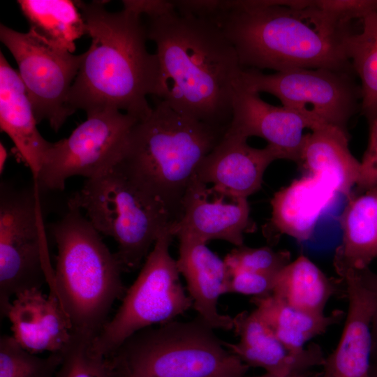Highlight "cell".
<instances>
[{
  "label": "cell",
  "instance_id": "30bf717a",
  "mask_svg": "<svg viewBox=\"0 0 377 377\" xmlns=\"http://www.w3.org/2000/svg\"><path fill=\"white\" fill-rule=\"evenodd\" d=\"M355 73L327 68H292L272 74L243 68L237 82L246 89L276 96L282 106L346 132L360 109L361 88Z\"/></svg>",
  "mask_w": 377,
  "mask_h": 377
},
{
  "label": "cell",
  "instance_id": "44dd1931",
  "mask_svg": "<svg viewBox=\"0 0 377 377\" xmlns=\"http://www.w3.org/2000/svg\"><path fill=\"white\" fill-rule=\"evenodd\" d=\"M32 103L17 71L0 53V128L15 145L36 181L52 142L37 128Z\"/></svg>",
  "mask_w": 377,
  "mask_h": 377
},
{
  "label": "cell",
  "instance_id": "6da1fadb",
  "mask_svg": "<svg viewBox=\"0 0 377 377\" xmlns=\"http://www.w3.org/2000/svg\"><path fill=\"white\" fill-rule=\"evenodd\" d=\"M234 47L243 68L276 72L327 68L354 73L347 43L351 22L340 21L308 0L235 1L213 20Z\"/></svg>",
  "mask_w": 377,
  "mask_h": 377
},
{
  "label": "cell",
  "instance_id": "5bb4252c",
  "mask_svg": "<svg viewBox=\"0 0 377 377\" xmlns=\"http://www.w3.org/2000/svg\"><path fill=\"white\" fill-rule=\"evenodd\" d=\"M255 229L247 198L222 193L195 175L184 197L181 216L170 227L174 237L188 235L206 244L221 239L236 246L244 245V235Z\"/></svg>",
  "mask_w": 377,
  "mask_h": 377
},
{
  "label": "cell",
  "instance_id": "4dcf8cb0",
  "mask_svg": "<svg viewBox=\"0 0 377 377\" xmlns=\"http://www.w3.org/2000/svg\"><path fill=\"white\" fill-rule=\"evenodd\" d=\"M226 293H236L253 297L272 294L277 275H270L241 269H228Z\"/></svg>",
  "mask_w": 377,
  "mask_h": 377
},
{
  "label": "cell",
  "instance_id": "e575fe53",
  "mask_svg": "<svg viewBox=\"0 0 377 377\" xmlns=\"http://www.w3.org/2000/svg\"><path fill=\"white\" fill-rule=\"evenodd\" d=\"M249 368L237 357L230 364L205 377H244Z\"/></svg>",
  "mask_w": 377,
  "mask_h": 377
},
{
  "label": "cell",
  "instance_id": "7402d4cb",
  "mask_svg": "<svg viewBox=\"0 0 377 377\" xmlns=\"http://www.w3.org/2000/svg\"><path fill=\"white\" fill-rule=\"evenodd\" d=\"M340 223L343 238L334 253L337 273L369 267L377 258V186L350 195Z\"/></svg>",
  "mask_w": 377,
  "mask_h": 377
},
{
  "label": "cell",
  "instance_id": "d6a6232c",
  "mask_svg": "<svg viewBox=\"0 0 377 377\" xmlns=\"http://www.w3.org/2000/svg\"><path fill=\"white\" fill-rule=\"evenodd\" d=\"M368 145L360 161L357 188L364 192L377 186V116L369 122Z\"/></svg>",
  "mask_w": 377,
  "mask_h": 377
},
{
  "label": "cell",
  "instance_id": "ffe728a7",
  "mask_svg": "<svg viewBox=\"0 0 377 377\" xmlns=\"http://www.w3.org/2000/svg\"><path fill=\"white\" fill-rule=\"evenodd\" d=\"M177 238V267L198 318L213 330H233V317L220 313L217 309L219 297L226 293L229 277L224 260L198 239L184 235Z\"/></svg>",
  "mask_w": 377,
  "mask_h": 377
},
{
  "label": "cell",
  "instance_id": "5b68a950",
  "mask_svg": "<svg viewBox=\"0 0 377 377\" xmlns=\"http://www.w3.org/2000/svg\"><path fill=\"white\" fill-rule=\"evenodd\" d=\"M51 232L57 255L50 293L59 299L73 334L94 340L125 294L122 265L77 208L68 207Z\"/></svg>",
  "mask_w": 377,
  "mask_h": 377
},
{
  "label": "cell",
  "instance_id": "3957f363",
  "mask_svg": "<svg viewBox=\"0 0 377 377\" xmlns=\"http://www.w3.org/2000/svg\"><path fill=\"white\" fill-rule=\"evenodd\" d=\"M77 4L91 42L71 87L69 108L87 115L114 109L146 119L153 110L147 98H160L161 84L158 59L147 49L141 17L125 9L109 12L99 1Z\"/></svg>",
  "mask_w": 377,
  "mask_h": 377
},
{
  "label": "cell",
  "instance_id": "8d00e7d4",
  "mask_svg": "<svg viewBox=\"0 0 377 377\" xmlns=\"http://www.w3.org/2000/svg\"><path fill=\"white\" fill-rule=\"evenodd\" d=\"M8 158V152L5 146L0 143V172L1 173L5 167V163Z\"/></svg>",
  "mask_w": 377,
  "mask_h": 377
},
{
  "label": "cell",
  "instance_id": "f546056e",
  "mask_svg": "<svg viewBox=\"0 0 377 377\" xmlns=\"http://www.w3.org/2000/svg\"><path fill=\"white\" fill-rule=\"evenodd\" d=\"M228 269H241L277 275L291 262L288 251H276L269 246L251 248L236 246L224 258Z\"/></svg>",
  "mask_w": 377,
  "mask_h": 377
},
{
  "label": "cell",
  "instance_id": "52a82bcc",
  "mask_svg": "<svg viewBox=\"0 0 377 377\" xmlns=\"http://www.w3.org/2000/svg\"><path fill=\"white\" fill-rule=\"evenodd\" d=\"M107 358L112 377H205L237 357L198 318L143 329Z\"/></svg>",
  "mask_w": 377,
  "mask_h": 377
},
{
  "label": "cell",
  "instance_id": "d4e9b609",
  "mask_svg": "<svg viewBox=\"0 0 377 377\" xmlns=\"http://www.w3.org/2000/svg\"><path fill=\"white\" fill-rule=\"evenodd\" d=\"M255 310L278 339L292 353L300 355L311 339L324 333L343 317L341 310L314 314L290 306L272 294L252 297Z\"/></svg>",
  "mask_w": 377,
  "mask_h": 377
},
{
  "label": "cell",
  "instance_id": "e0dca14e",
  "mask_svg": "<svg viewBox=\"0 0 377 377\" xmlns=\"http://www.w3.org/2000/svg\"><path fill=\"white\" fill-rule=\"evenodd\" d=\"M233 330L239 341H223V344L249 367H258L265 373L288 376L311 371L324 363L325 357L316 343L310 344L300 355L290 353L255 309L237 314L233 317Z\"/></svg>",
  "mask_w": 377,
  "mask_h": 377
},
{
  "label": "cell",
  "instance_id": "d590c367",
  "mask_svg": "<svg viewBox=\"0 0 377 377\" xmlns=\"http://www.w3.org/2000/svg\"><path fill=\"white\" fill-rule=\"evenodd\" d=\"M371 332L372 339L371 361L377 360V304L373 315L371 324Z\"/></svg>",
  "mask_w": 377,
  "mask_h": 377
},
{
  "label": "cell",
  "instance_id": "484cf974",
  "mask_svg": "<svg viewBox=\"0 0 377 377\" xmlns=\"http://www.w3.org/2000/svg\"><path fill=\"white\" fill-rule=\"evenodd\" d=\"M17 3L30 28L51 43L73 53L75 42L87 34L77 1L19 0Z\"/></svg>",
  "mask_w": 377,
  "mask_h": 377
},
{
  "label": "cell",
  "instance_id": "7c38bea8",
  "mask_svg": "<svg viewBox=\"0 0 377 377\" xmlns=\"http://www.w3.org/2000/svg\"><path fill=\"white\" fill-rule=\"evenodd\" d=\"M0 39L16 61L37 122L46 120L57 131L73 113L68 100L83 53L62 49L31 28L23 33L1 24Z\"/></svg>",
  "mask_w": 377,
  "mask_h": 377
},
{
  "label": "cell",
  "instance_id": "277c9868",
  "mask_svg": "<svg viewBox=\"0 0 377 377\" xmlns=\"http://www.w3.org/2000/svg\"><path fill=\"white\" fill-rule=\"evenodd\" d=\"M226 132L182 115L158 98L151 114L131 128L114 166L163 205L175 223L199 165Z\"/></svg>",
  "mask_w": 377,
  "mask_h": 377
},
{
  "label": "cell",
  "instance_id": "836d02e7",
  "mask_svg": "<svg viewBox=\"0 0 377 377\" xmlns=\"http://www.w3.org/2000/svg\"><path fill=\"white\" fill-rule=\"evenodd\" d=\"M124 8L141 17L145 14L148 18H155L176 12L173 1L143 0L122 1Z\"/></svg>",
  "mask_w": 377,
  "mask_h": 377
},
{
  "label": "cell",
  "instance_id": "ba28073f",
  "mask_svg": "<svg viewBox=\"0 0 377 377\" xmlns=\"http://www.w3.org/2000/svg\"><path fill=\"white\" fill-rule=\"evenodd\" d=\"M170 227L158 237L117 312L92 341L96 353L108 357L136 332L173 321L193 306L170 253Z\"/></svg>",
  "mask_w": 377,
  "mask_h": 377
},
{
  "label": "cell",
  "instance_id": "1f68e13d",
  "mask_svg": "<svg viewBox=\"0 0 377 377\" xmlns=\"http://www.w3.org/2000/svg\"><path fill=\"white\" fill-rule=\"evenodd\" d=\"M310 5L346 22L362 20L377 8V0H316Z\"/></svg>",
  "mask_w": 377,
  "mask_h": 377
},
{
  "label": "cell",
  "instance_id": "ab89813d",
  "mask_svg": "<svg viewBox=\"0 0 377 377\" xmlns=\"http://www.w3.org/2000/svg\"><path fill=\"white\" fill-rule=\"evenodd\" d=\"M318 373L313 372L309 377H318Z\"/></svg>",
  "mask_w": 377,
  "mask_h": 377
},
{
  "label": "cell",
  "instance_id": "7a4b0ae2",
  "mask_svg": "<svg viewBox=\"0 0 377 377\" xmlns=\"http://www.w3.org/2000/svg\"><path fill=\"white\" fill-rule=\"evenodd\" d=\"M147 20V39L156 45L160 65L158 99L182 115L227 131L242 67L221 27L177 11Z\"/></svg>",
  "mask_w": 377,
  "mask_h": 377
},
{
  "label": "cell",
  "instance_id": "9a60e30c",
  "mask_svg": "<svg viewBox=\"0 0 377 377\" xmlns=\"http://www.w3.org/2000/svg\"><path fill=\"white\" fill-rule=\"evenodd\" d=\"M232 114L227 133L248 139L260 137L267 141L280 154L281 159L299 164L306 134L326 126L317 119L285 108L264 101L259 94L239 84L235 85L232 96Z\"/></svg>",
  "mask_w": 377,
  "mask_h": 377
},
{
  "label": "cell",
  "instance_id": "ac0fdd59",
  "mask_svg": "<svg viewBox=\"0 0 377 377\" xmlns=\"http://www.w3.org/2000/svg\"><path fill=\"white\" fill-rule=\"evenodd\" d=\"M6 317L11 323V336L33 354L63 353L73 337L71 324L59 299L40 289L15 295Z\"/></svg>",
  "mask_w": 377,
  "mask_h": 377
},
{
  "label": "cell",
  "instance_id": "8fae6325",
  "mask_svg": "<svg viewBox=\"0 0 377 377\" xmlns=\"http://www.w3.org/2000/svg\"><path fill=\"white\" fill-rule=\"evenodd\" d=\"M135 117L108 109L87 115L71 134L52 142L34 183L39 188L61 191L68 179L98 177L118 162Z\"/></svg>",
  "mask_w": 377,
  "mask_h": 377
},
{
  "label": "cell",
  "instance_id": "4fadbf2b",
  "mask_svg": "<svg viewBox=\"0 0 377 377\" xmlns=\"http://www.w3.org/2000/svg\"><path fill=\"white\" fill-rule=\"evenodd\" d=\"M348 308L336 348L318 377H369L371 364V324L377 304L376 273L369 267L343 273Z\"/></svg>",
  "mask_w": 377,
  "mask_h": 377
},
{
  "label": "cell",
  "instance_id": "9c48e42d",
  "mask_svg": "<svg viewBox=\"0 0 377 377\" xmlns=\"http://www.w3.org/2000/svg\"><path fill=\"white\" fill-rule=\"evenodd\" d=\"M39 187L17 190L1 185L0 313L5 318L13 297L53 282Z\"/></svg>",
  "mask_w": 377,
  "mask_h": 377
},
{
  "label": "cell",
  "instance_id": "f1b7e54d",
  "mask_svg": "<svg viewBox=\"0 0 377 377\" xmlns=\"http://www.w3.org/2000/svg\"><path fill=\"white\" fill-rule=\"evenodd\" d=\"M93 339L73 334L62 353V360L56 377H112L107 357L91 347Z\"/></svg>",
  "mask_w": 377,
  "mask_h": 377
},
{
  "label": "cell",
  "instance_id": "8992f818",
  "mask_svg": "<svg viewBox=\"0 0 377 377\" xmlns=\"http://www.w3.org/2000/svg\"><path fill=\"white\" fill-rule=\"evenodd\" d=\"M68 206L85 213L92 226L117 243L124 271L145 260L161 233L174 223L160 202L133 184L115 166L87 179Z\"/></svg>",
  "mask_w": 377,
  "mask_h": 377
},
{
  "label": "cell",
  "instance_id": "d6986e66",
  "mask_svg": "<svg viewBox=\"0 0 377 377\" xmlns=\"http://www.w3.org/2000/svg\"><path fill=\"white\" fill-rule=\"evenodd\" d=\"M337 192L334 182L325 175L309 174L293 181L272 198V216L263 227L265 237L271 243L282 235L300 242L309 239L320 214Z\"/></svg>",
  "mask_w": 377,
  "mask_h": 377
},
{
  "label": "cell",
  "instance_id": "74e56055",
  "mask_svg": "<svg viewBox=\"0 0 377 377\" xmlns=\"http://www.w3.org/2000/svg\"><path fill=\"white\" fill-rule=\"evenodd\" d=\"M313 372H314L313 371H311L304 373V374H295V375H291L288 376H279L273 375L271 374L265 373L263 375L253 376V377H309Z\"/></svg>",
  "mask_w": 377,
  "mask_h": 377
},
{
  "label": "cell",
  "instance_id": "cb8c5ba5",
  "mask_svg": "<svg viewBox=\"0 0 377 377\" xmlns=\"http://www.w3.org/2000/svg\"><path fill=\"white\" fill-rule=\"evenodd\" d=\"M272 295L294 308L324 314L329 300L335 295L346 296L343 280L327 277L307 257L300 255L276 276Z\"/></svg>",
  "mask_w": 377,
  "mask_h": 377
},
{
  "label": "cell",
  "instance_id": "4316f807",
  "mask_svg": "<svg viewBox=\"0 0 377 377\" xmlns=\"http://www.w3.org/2000/svg\"><path fill=\"white\" fill-rule=\"evenodd\" d=\"M361 21L362 30L348 40L347 54L360 80V110L369 123L377 116V8Z\"/></svg>",
  "mask_w": 377,
  "mask_h": 377
},
{
  "label": "cell",
  "instance_id": "83f0119b",
  "mask_svg": "<svg viewBox=\"0 0 377 377\" xmlns=\"http://www.w3.org/2000/svg\"><path fill=\"white\" fill-rule=\"evenodd\" d=\"M62 353L40 357L22 348L11 335L0 338V377H56Z\"/></svg>",
  "mask_w": 377,
  "mask_h": 377
},
{
  "label": "cell",
  "instance_id": "2e32d148",
  "mask_svg": "<svg viewBox=\"0 0 377 377\" xmlns=\"http://www.w3.org/2000/svg\"><path fill=\"white\" fill-rule=\"evenodd\" d=\"M278 159L281 155L272 146L255 148L246 138L226 132L202 161L195 176L222 193L247 198L261 188L266 169Z\"/></svg>",
  "mask_w": 377,
  "mask_h": 377
},
{
  "label": "cell",
  "instance_id": "f35d334b",
  "mask_svg": "<svg viewBox=\"0 0 377 377\" xmlns=\"http://www.w3.org/2000/svg\"><path fill=\"white\" fill-rule=\"evenodd\" d=\"M369 377H377V360L371 362Z\"/></svg>",
  "mask_w": 377,
  "mask_h": 377
},
{
  "label": "cell",
  "instance_id": "603a6c76",
  "mask_svg": "<svg viewBox=\"0 0 377 377\" xmlns=\"http://www.w3.org/2000/svg\"><path fill=\"white\" fill-rule=\"evenodd\" d=\"M349 136L337 127L326 125L316 128L305 135L298 165L309 174L329 177L337 190L349 198L356 185L360 161L350 153Z\"/></svg>",
  "mask_w": 377,
  "mask_h": 377
}]
</instances>
